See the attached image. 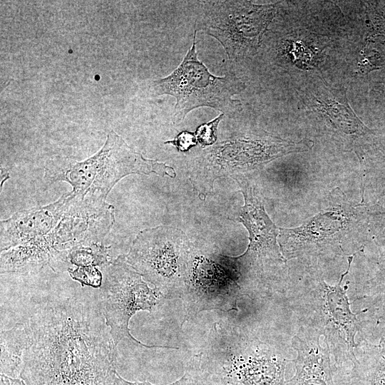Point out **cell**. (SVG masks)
I'll use <instances>...</instances> for the list:
<instances>
[{
    "mask_svg": "<svg viewBox=\"0 0 385 385\" xmlns=\"http://www.w3.org/2000/svg\"><path fill=\"white\" fill-rule=\"evenodd\" d=\"M120 385H155L148 381H130L120 376ZM167 385H205L200 368L198 355L188 361L183 376L175 381Z\"/></svg>",
    "mask_w": 385,
    "mask_h": 385,
    "instance_id": "19",
    "label": "cell"
},
{
    "mask_svg": "<svg viewBox=\"0 0 385 385\" xmlns=\"http://www.w3.org/2000/svg\"><path fill=\"white\" fill-rule=\"evenodd\" d=\"M313 108L321 114L335 131L349 136L362 145L368 155H385L375 132L369 128L351 108L346 90L322 84L311 97Z\"/></svg>",
    "mask_w": 385,
    "mask_h": 385,
    "instance_id": "13",
    "label": "cell"
},
{
    "mask_svg": "<svg viewBox=\"0 0 385 385\" xmlns=\"http://www.w3.org/2000/svg\"><path fill=\"white\" fill-rule=\"evenodd\" d=\"M353 260L354 255L347 257V268L337 284H327L321 274L313 272L291 295L304 323L302 327L324 337L338 364L354 361L355 337L361 326L356 316L366 310L354 313L346 294L348 286L342 285Z\"/></svg>",
    "mask_w": 385,
    "mask_h": 385,
    "instance_id": "4",
    "label": "cell"
},
{
    "mask_svg": "<svg viewBox=\"0 0 385 385\" xmlns=\"http://www.w3.org/2000/svg\"><path fill=\"white\" fill-rule=\"evenodd\" d=\"M0 385H26L22 379L11 377L4 374L0 375Z\"/></svg>",
    "mask_w": 385,
    "mask_h": 385,
    "instance_id": "24",
    "label": "cell"
},
{
    "mask_svg": "<svg viewBox=\"0 0 385 385\" xmlns=\"http://www.w3.org/2000/svg\"><path fill=\"white\" fill-rule=\"evenodd\" d=\"M370 295L376 302L385 307V260L370 289Z\"/></svg>",
    "mask_w": 385,
    "mask_h": 385,
    "instance_id": "23",
    "label": "cell"
},
{
    "mask_svg": "<svg viewBox=\"0 0 385 385\" xmlns=\"http://www.w3.org/2000/svg\"><path fill=\"white\" fill-rule=\"evenodd\" d=\"M217 262L203 255L191 256L188 275L181 297L184 322L203 311L238 310L242 295L234 270L224 256Z\"/></svg>",
    "mask_w": 385,
    "mask_h": 385,
    "instance_id": "12",
    "label": "cell"
},
{
    "mask_svg": "<svg viewBox=\"0 0 385 385\" xmlns=\"http://www.w3.org/2000/svg\"><path fill=\"white\" fill-rule=\"evenodd\" d=\"M277 5L247 1H203L195 30L215 38L230 61H237L255 53L275 16Z\"/></svg>",
    "mask_w": 385,
    "mask_h": 385,
    "instance_id": "8",
    "label": "cell"
},
{
    "mask_svg": "<svg viewBox=\"0 0 385 385\" xmlns=\"http://www.w3.org/2000/svg\"><path fill=\"white\" fill-rule=\"evenodd\" d=\"M165 144L173 145L179 151L185 152L190 148L195 146L197 143L195 133L189 131L180 132L174 139L168 140Z\"/></svg>",
    "mask_w": 385,
    "mask_h": 385,
    "instance_id": "22",
    "label": "cell"
},
{
    "mask_svg": "<svg viewBox=\"0 0 385 385\" xmlns=\"http://www.w3.org/2000/svg\"><path fill=\"white\" fill-rule=\"evenodd\" d=\"M224 385H230V384H224Z\"/></svg>",
    "mask_w": 385,
    "mask_h": 385,
    "instance_id": "27",
    "label": "cell"
},
{
    "mask_svg": "<svg viewBox=\"0 0 385 385\" xmlns=\"http://www.w3.org/2000/svg\"><path fill=\"white\" fill-rule=\"evenodd\" d=\"M366 215L353 205L338 188L330 195L327 207L301 226L279 227L278 244L286 260L355 255L362 247L359 239L364 230Z\"/></svg>",
    "mask_w": 385,
    "mask_h": 385,
    "instance_id": "5",
    "label": "cell"
},
{
    "mask_svg": "<svg viewBox=\"0 0 385 385\" xmlns=\"http://www.w3.org/2000/svg\"><path fill=\"white\" fill-rule=\"evenodd\" d=\"M67 271L71 279L77 281L83 287L86 285L101 288L102 286L103 276L98 267H77L75 269L69 268Z\"/></svg>",
    "mask_w": 385,
    "mask_h": 385,
    "instance_id": "20",
    "label": "cell"
},
{
    "mask_svg": "<svg viewBox=\"0 0 385 385\" xmlns=\"http://www.w3.org/2000/svg\"><path fill=\"white\" fill-rule=\"evenodd\" d=\"M104 270L98 302L115 343L118 345L126 339L143 347H163L148 346L137 340L130 332L129 322L138 312H152L165 299L164 295L148 285L127 262L125 255L118 256Z\"/></svg>",
    "mask_w": 385,
    "mask_h": 385,
    "instance_id": "9",
    "label": "cell"
},
{
    "mask_svg": "<svg viewBox=\"0 0 385 385\" xmlns=\"http://www.w3.org/2000/svg\"><path fill=\"white\" fill-rule=\"evenodd\" d=\"M197 355L206 385H284L291 362L269 344L222 322Z\"/></svg>",
    "mask_w": 385,
    "mask_h": 385,
    "instance_id": "2",
    "label": "cell"
},
{
    "mask_svg": "<svg viewBox=\"0 0 385 385\" xmlns=\"http://www.w3.org/2000/svg\"><path fill=\"white\" fill-rule=\"evenodd\" d=\"M21 321L27 338L19 377L26 385H120L118 345L97 294L35 299Z\"/></svg>",
    "mask_w": 385,
    "mask_h": 385,
    "instance_id": "1",
    "label": "cell"
},
{
    "mask_svg": "<svg viewBox=\"0 0 385 385\" xmlns=\"http://www.w3.org/2000/svg\"><path fill=\"white\" fill-rule=\"evenodd\" d=\"M224 116L225 115L221 113L210 122L200 125L195 132L197 143L202 146H208L214 144L217 139V126Z\"/></svg>",
    "mask_w": 385,
    "mask_h": 385,
    "instance_id": "21",
    "label": "cell"
},
{
    "mask_svg": "<svg viewBox=\"0 0 385 385\" xmlns=\"http://www.w3.org/2000/svg\"><path fill=\"white\" fill-rule=\"evenodd\" d=\"M239 183L245 199L240 221L249 232V244L241 255L225 257L236 274L242 295L269 296L275 271L287 261L278 244L279 227L269 217L256 188L247 182Z\"/></svg>",
    "mask_w": 385,
    "mask_h": 385,
    "instance_id": "7",
    "label": "cell"
},
{
    "mask_svg": "<svg viewBox=\"0 0 385 385\" xmlns=\"http://www.w3.org/2000/svg\"><path fill=\"white\" fill-rule=\"evenodd\" d=\"M197 31L192 44L182 62L168 76L152 81L148 86L151 96L168 95L175 98L173 122L180 123L192 110L208 107L232 115L242 110V103L233 96L246 88L234 73L223 76L212 74L196 52Z\"/></svg>",
    "mask_w": 385,
    "mask_h": 385,
    "instance_id": "6",
    "label": "cell"
},
{
    "mask_svg": "<svg viewBox=\"0 0 385 385\" xmlns=\"http://www.w3.org/2000/svg\"><path fill=\"white\" fill-rule=\"evenodd\" d=\"M151 173L171 178L176 175L172 167L145 158L115 131L111 130L103 147L84 160L62 155L48 160L43 178L48 183H68L72 186L73 195H96L106 200L113 188L124 177Z\"/></svg>",
    "mask_w": 385,
    "mask_h": 385,
    "instance_id": "3",
    "label": "cell"
},
{
    "mask_svg": "<svg viewBox=\"0 0 385 385\" xmlns=\"http://www.w3.org/2000/svg\"><path fill=\"white\" fill-rule=\"evenodd\" d=\"M349 385H385V337L377 344H357Z\"/></svg>",
    "mask_w": 385,
    "mask_h": 385,
    "instance_id": "16",
    "label": "cell"
},
{
    "mask_svg": "<svg viewBox=\"0 0 385 385\" xmlns=\"http://www.w3.org/2000/svg\"><path fill=\"white\" fill-rule=\"evenodd\" d=\"M26 330L23 321L9 329L1 330V374L20 376L26 345Z\"/></svg>",
    "mask_w": 385,
    "mask_h": 385,
    "instance_id": "17",
    "label": "cell"
},
{
    "mask_svg": "<svg viewBox=\"0 0 385 385\" xmlns=\"http://www.w3.org/2000/svg\"><path fill=\"white\" fill-rule=\"evenodd\" d=\"M109 247L102 243L78 245L71 248L68 255L70 265L76 267H96L106 269L112 262Z\"/></svg>",
    "mask_w": 385,
    "mask_h": 385,
    "instance_id": "18",
    "label": "cell"
},
{
    "mask_svg": "<svg viewBox=\"0 0 385 385\" xmlns=\"http://www.w3.org/2000/svg\"><path fill=\"white\" fill-rule=\"evenodd\" d=\"M292 339V346L297 352L291 360L294 367L292 378L284 385H335L331 366V350L327 341L320 342V335L301 327Z\"/></svg>",
    "mask_w": 385,
    "mask_h": 385,
    "instance_id": "15",
    "label": "cell"
},
{
    "mask_svg": "<svg viewBox=\"0 0 385 385\" xmlns=\"http://www.w3.org/2000/svg\"><path fill=\"white\" fill-rule=\"evenodd\" d=\"M70 192L46 205L24 210L0 222L1 252L51 232L65 215Z\"/></svg>",
    "mask_w": 385,
    "mask_h": 385,
    "instance_id": "14",
    "label": "cell"
},
{
    "mask_svg": "<svg viewBox=\"0 0 385 385\" xmlns=\"http://www.w3.org/2000/svg\"><path fill=\"white\" fill-rule=\"evenodd\" d=\"M379 208L376 214L385 216V194L384 195V197H382L381 205L379 206Z\"/></svg>",
    "mask_w": 385,
    "mask_h": 385,
    "instance_id": "26",
    "label": "cell"
},
{
    "mask_svg": "<svg viewBox=\"0 0 385 385\" xmlns=\"http://www.w3.org/2000/svg\"><path fill=\"white\" fill-rule=\"evenodd\" d=\"M375 83L373 88L374 93L378 98L385 102V80L376 81Z\"/></svg>",
    "mask_w": 385,
    "mask_h": 385,
    "instance_id": "25",
    "label": "cell"
},
{
    "mask_svg": "<svg viewBox=\"0 0 385 385\" xmlns=\"http://www.w3.org/2000/svg\"><path fill=\"white\" fill-rule=\"evenodd\" d=\"M312 141L297 142L281 138L262 130L237 133L203 150L195 160L197 168L214 174L213 180L222 174L250 170L281 156L309 150Z\"/></svg>",
    "mask_w": 385,
    "mask_h": 385,
    "instance_id": "11",
    "label": "cell"
},
{
    "mask_svg": "<svg viewBox=\"0 0 385 385\" xmlns=\"http://www.w3.org/2000/svg\"><path fill=\"white\" fill-rule=\"evenodd\" d=\"M157 227L140 231L125 258L165 299H180L188 275L191 256L187 242L169 230Z\"/></svg>",
    "mask_w": 385,
    "mask_h": 385,
    "instance_id": "10",
    "label": "cell"
}]
</instances>
